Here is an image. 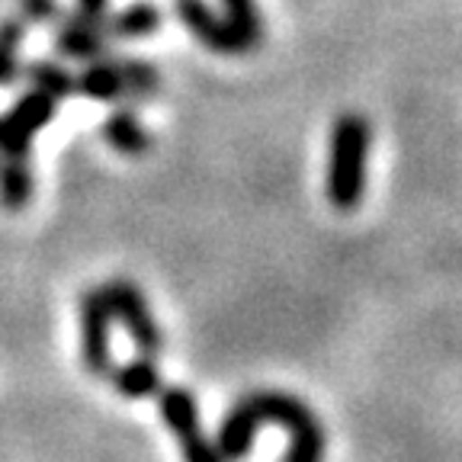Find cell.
I'll use <instances>...</instances> for the list:
<instances>
[{
    "label": "cell",
    "instance_id": "cell-1",
    "mask_svg": "<svg viewBox=\"0 0 462 462\" xmlns=\"http://www.w3.org/2000/svg\"><path fill=\"white\" fill-rule=\"evenodd\" d=\"M263 424H280L289 433L282 462H325V427L302 398L276 389H257L241 395L225 411L218 433L212 437L222 462H241L251 453L254 433Z\"/></svg>",
    "mask_w": 462,
    "mask_h": 462
},
{
    "label": "cell",
    "instance_id": "cell-2",
    "mask_svg": "<svg viewBox=\"0 0 462 462\" xmlns=\"http://www.w3.org/2000/svg\"><path fill=\"white\" fill-rule=\"evenodd\" d=\"M369 148H373V129L369 119L360 113L337 116L328 144V177L325 193L334 209L350 212L366 196V171H369Z\"/></svg>",
    "mask_w": 462,
    "mask_h": 462
},
{
    "label": "cell",
    "instance_id": "cell-3",
    "mask_svg": "<svg viewBox=\"0 0 462 462\" xmlns=\"http://www.w3.org/2000/svg\"><path fill=\"white\" fill-rule=\"evenodd\" d=\"M158 408L161 420H164L167 430L177 440V447H180L183 462H222L216 440L202 430L199 404H196L193 392L183 389V385H161Z\"/></svg>",
    "mask_w": 462,
    "mask_h": 462
},
{
    "label": "cell",
    "instance_id": "cell-4",
    "mask_svg": "<svg viewBox=\"0 0 462 462\" xmlns=\"http://www.w3.org/2000/svg\"><path fill=\"white\" fill-rule=\"evenodd\" d=\"M103 296H106L113 321H119L125 328V334L132 337L138 354L158 356L164 350V331H161L158 318H154L152 305H148L144 292L138 289V282L116 276V280H109L103 286Z\"/></svg>",
    "mask_w": 462,
    "mask_h": 462
},
{
    "label": "cell",
    "instance_id": "cell-5",
    "mask_svg": "<svg viewBox=\"0 0 462 462\" xmlns=\"http://www.w3.org/2000/svg\"><path fill=\"white\" fill-rule=\"evenodd\" d=\"M80 321V363L87 375L103 379L113 373V315H109L103 286L87 289L78 302Z\"/></svg>",
    "mask_w": 462,
    "mask_h": 462
},
{
    "label": "cell",
    "instance_id": "cell-6",
    "mask_svg": "<svg viewBox=\"0 0 462 462\" xmlns=\"http://www.w3.org/2000/svg\"><path fill=\"white\" fill-rule=\"evenodd\" d=\"M58 103L29 87L26 94L0 116V158H29L32 142L55 119Z\"/></svg>",
    "mask_w": 462,
    "mask_h": 462
},
{
    "label": "cell",
    "instance_id": "cell-7",
    "mask_svg": "<svg viewBox=\"0 0 462 462\" xmlns=\"http://www.w3.org/2000/svg\"><path fill=\"white\" fill-rule=\"evenodd\" d=\"M173 14L180 16V23L189 29V36L199 39L216 55H245V51H251L245 39L235 32V26L206 0H173Z\"/></svg>",
    "mask_w": 462,
    "mask_h": 462
},
{
    "label": "cell",
    "instance_id": "cell-8",
    "mask_svg": "<svg viewBox=\"0 0 462 462\" xmlns=\"http://www.w3.org/2000/svg\"><path fill=\"white\" fill-rule=\"evenodd\" d=\"M55 29V51L65 61H97V58L109 55V36L103 32V26L84 23L78 16L65 14V20L58 23Z\"/></svg>",
    "mask_w": 462,
    "mask_h": 462
},
{
    "label": "cell",
    "instance_id": "cell-9",
    "mask_svg": "<svg viewBox=\"0 0 462 462\" xmlns=\"http://www.w3.org/2000/svg\"><path fill=\"white\" fill-rule=\"evenodd\" d=\"M100 138L113 152L123 154V158H142V154H148V148H152V135H148V129L142 125V119H138V113L132 106L113 109V113L103 119Z\"/></svg>",
    "mask_w": 462,
    "mask_h": 462
},
{
    "label": "cell",
    "instance_id": "cell-10",
    "mask_svg": "<svg viewBox=\"0 0 462 462\" xmlns=\"http://www.w3.org/2000/svg\"><path fill=\"white\" fill-rule=\"evenodd\" d=\"M164 26V10L154 0H135L119 14H109L103 23V32L113 39H148Z\"/></svg>",
    "mask_w": 462,
    "mask_h": 462
},
{
    "label": "cell",
    "instance_id": "cell-11",
    "mask_svg": "<svg viewBox=\"0 0 462 462\" xmlns=\"http://www.w3.org/2000/svg\"><path fill=\"white\" fill-rule=\"evenodd\" d=\"M109 375H113L116 392H119L123 398H129V402H142V398L158 395L161 385H164L158 360H154V356H144V354H138L135 360L123 363V366H116Z\"/></svg>",
    "mask_w": 462,
    "mask_h": 462
},
{
    "label": "cell",
    "instance_id": "cell-12",
    "mask_svg": "<svg viewBox=\"0 0 462 462\" xmlns=\"http://www.w3.org/2000/svg\"><path fill=\"white\" fill-rule=\"evenodd\" d=\"M78 94L94 103H119L123 100V74L119 61L109 55L87 61V68L78 74Z\"/></svg>",
    "mask_w": 462,
    "mask_h": 462
},
{
    "label": "cell",
    "instance_id": "cell-13",
    "mask_svg": "<svg viewBox=\"0 0 462 462\" xmlns=\"http://www.w3.org/2000/svg\"><path fill=\"white\" fill-rule=\"evenodd\" d=\"M23 78L29 80L32 90L51 97L55 103H61V100H68V97L78 94V78H74L61 61H55V58H36V61H26V65H23Z\"/></svg>",
    "mask_w": 462,
    "mask_h": 462
},
{
    "label": "cell",
    "instance_id": "cell-14",
    "mask_svg": "<svg viewBox=\"0 0 462 462\" xmlns=\"http://www.w3.org/2000/svg\"><path fill=\"white\" fill-rule=\"evenodd\" d=\"M36 193V177L29 158H0V206L23 212Z\"/></svg>",
    "mask_w": 462,
    "mask_h": 462
},
{
    "label": "cell",
    "instance_id": "cell-15",
    "mask_svg": "<svg viewBox=\"0 0 462 462\" xmlns=\"http://www.w3.org/2000/svg\"><path fill=\"white\" fill-rule=\"evenodd\" d=\"M123 74V103H144L161 94V71L144 58H116Z\"/></svg>",
    "mask_w": 462,
    "mask_h": 462
},
{
    "label": "cell",
    "instance_id": "cell-16",
    "mask_svg": "<svg viewBox=\"0 0 462 462\" xmlns=\"http://www.w3.org/2000/svg\"><path fill=\"white\" fill-rule=\"evenodd\" d=\"M26 32H29V26L23 16L0 20V90L16 87L23 80V65H20V58H16V51L26 42Z\"/></svg>",
    "mask_w": 462,
    "mask_h": 462
},
{
    "label": "cell",
    "instance_id": "cell-17",
    "mask_svg": "<svg viewBox=\"0 0 462 462\" xmlns=\"http://www.w3.org/2000/svg\"><path fill=\"white\" fill-rule=\"evenodd\" d=\"M222 16L235 26L247 49H257L263 42V16L257 0H222Z\"/></svg>",
    "mask_w": 462,
    "mask_h": 462
},
{
    "label": "cell",
    "instance_id": "cell-18",
    "mask_svg": "<svg viewBox=\"0 0 462 462\" xmlns=\"http://www.w3.org/2000/svg\"><path fill=\"white\" fill-rule=\"evenodd\" d=\"M20 16L36 26H58L65 20V10L58 0H20Z\"/></svg>",
    "mask_w": 462,
    "mask_h": 462
},
{
    "label": "cell",
    "instance_id": "cell-19",
    "mask_svg": "<svg viewBox=\"0 0 462 462\" xmlns=\"http://www.w3.org/2000/svg\"><path fill=\"white\" fill-rule=\"evenodd\" d=\"M78 20L94 23V26H103L109 16V0H74V14Z\"/></svg>",
    "mask_w": 462,
    "mask_h": 462
}]
</instances>
